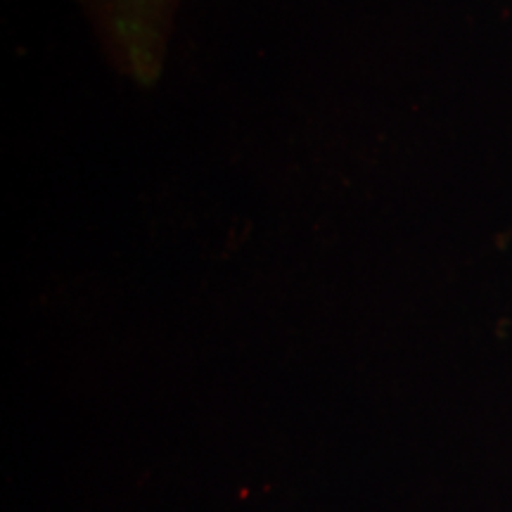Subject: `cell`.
Here are the masks:
<instances>
[]
</instances>
